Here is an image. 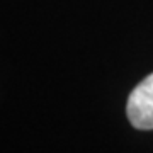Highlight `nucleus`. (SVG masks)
I'll return each instance as SVG.
<instances>
[{"mask_svg":"<svg viewBox=\"0 0 153 153\" xmlns=\"http://www.w3.org/2000/svg\"><path fill=\"white\" fill-rule=\"evenodd\" d=\"M126 114L136 129H153V73L133 88L126 104Z\"/></svg>","mask_w":153,"mask_h":153,"instance_id":"nucleus-1","label":"nucleus"}]
</instances>
